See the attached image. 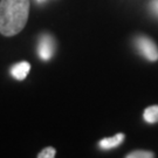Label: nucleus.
<instances>
[{"mask_svg":"<svg viewBox=\"0 0 158 158\" xmlns=\"http://www.w3.org/2000/svg\"><path fill=\"white\" fill-rule=\"evenodd\" d=\"M29 0H0V34L13 36L20 33L28 20Z\"/></svg>","mask_w":158,"mask_h":158,"instance_id":"f257e3e1","label":"nucleus"},{"mask_svg":"<svg viewBox=\"0 0 158 158\" xmlns=\"http://www.w3.org/2000/svg\"><path fill=\"white\" fill-rule=\"evenodd\" d=\"M135 45L138 52L149 61H157L158 60V47L151 39L148 36H137L135 40Z\"/></svg>","mask_w":158,"mask_h":158,"instance_id":"f03ea898","label":"nucleus"},{"mask_svg":"<svg viewBox=\"0 0 158 158\" xmlns=\"http://www.w3.org/2000/svg\"><path fill=\"white\" fill-rule=\"evenodd\" d=\"M55 51V42L54 39L52 38L49 34H44L41 35L39 40V45H38V53L39 56L44 61H48Z\"/></svg>","mask_w":158,"mask_h":158,"instance_id":"7ed1b4c3","label":"nucleus"},{"mask_svg":"<svg viewBox=\"0 0 158 158\" xmlns=\"http://www.w3.org/2000/svg\"><path fill=\"white\" fill-rule=\"evenodd\" d=\"M29 70H31V64L28 62H26V61H23V62H19L12 67L11 74L14 79L23 81L28 75Z\"/></svg>","mask_w":158,"mask_h":158,"instance_id":"20e7f679","label":"nucleus"},{"mask_svg":"<svg viewBox=\"0 0 158 158\" xmlns=\"http://www.w3.org/2000/svg\"><path fill=\"white\" fill-rule=\"evenodd\" d=\"M124 134H117V135L113 136V137L102 139L100 142V147L102 149H114V148H117L122 144V142L124 141Z\"/></svg>","mask_w":158,"mask_h":158,"instance_id":"39448f33","label":"nucleus"},{"mask_svg":"<svg viewBox=\"0 0 158 158\" xmlns=\"http://www.w3.org/2000/svg\"><path fill=\"white\" fill-rule=\"evenodd\" d=\"M144 121L147 123L153 124V123H158V106H150L144 110L143 114Z\"/></svg>","mask_w":158,"mask_h":158,"instance_id":"423d86ee","label":"nucleus"},{"mask_svg":"<svg viewBox=\"0 0 158 158\" xmlns=\"http://www.w3.org/2000/svg\"><path fill=\"white\" fill-rule=\"evenodd\" d=\"M155 153L151 151H144V150H136L127 155V158H153Z\"/></svg>","mask_w":158,"mask_h":158,"instance_id":"0eeeda50","label":"nucleus"},{"mask_svg":"<svg viewBox=\"0 0 158 158\" xmlns=\"http://www.w3.org/2000/svg\"><path fill=\"white\" fill-rule=\"evenodd\" d=\"M56 155V150L52 147L45 148L42 151H40V153H38V157L39 158H53L55 157Z\"/></svg>","mask_w":158,"mask_h":158,"instance_id":"6e6552de","label":"nucleus"},{"mask_svg":"<svg viewBox=\"0 0 158 158\" xmlns=\"http://www.w3.org/2000/svg\"><path fill=\"white\" fill-rule=\"evenodd\" d=\"M150 7H151V11L153 14L158 17V0H152L150 4Z\"/></svg>","mask_w":158,"mask_h":158,"instance_id":"1a4fd4ad","label":"nucleus"},{"mask_svg":"<svg viewBox=\"0 0 158 158\" xmlns=\"http://www.w3.org/2000/svg\"><path fill=\"white\" fill-rule=\"evenodd\" d=\"M36 1H38V2H44L45 0H36Z\"/></svg>","mask_w":158,"mask_h":158,"instance_id":"9d476101","label":"nucleus"}]
</instances>
